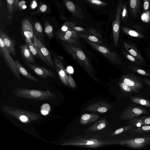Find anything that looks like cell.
Instances as JSON below:
<instances>
[{
    "instance_id": "1",
    "label": "cell",
    "mask_w": 150,
    "mask_h": 150,
    "mask_svg": "<svg viewBox=\"0 0 150 150\" xmlns=\"http://www.w3.org/2000/svg\"><path fill=\"white\" fill-rule=\"evenodd\" d=\"M63 45L65 49L71 56L83 67L85 70L92 76L93 67L89 60L83 51L74 45L64 41Z\"/></svg>"
},
{
    "instance_id": "2",
    "label": "cell",
    "mask_w": 150,
    "mask_h": 150,
    "mask_svg": "<svg viewBox=\"0 0 150 150\" xmlns=\"http://www.w3.org/2000/svg\"><path fill=\"white\" fill-rule=\"evenodd\" d=\"M148 111L145 108L134 105H130L125 109L120 116V119L129 121L143 115H147Z\"/></svg>"
},
{
    "instance_id": "3",
    "label": "cell",
    "mask_w": 150,
    "mask_h": 150,
    "mask_svg": "<svg viewBox=\"0 0 150 150\" xmlns=\"http://www.w3.org/2000/svg\"><path fill=\"white\" fill-rule=\"evenodd\" d=\"M0 53L1 56L4 59L7 66L18 80H21V77L17 69L15 61L13 59L10 53L5 47L3 42L0 37Z\"/></svg>"
},
{
    "instance_id": "4",
    "label": "cell",
    "mask_w": 150,
    "mask_h": 150,
    "mask_svg": "<svg viewBox=\"0 0 150 150\" xmlns=\"http://www.w3.org/2000/svg\"><path fill=\"white\" fill-rule=\"evenodd\" d=\"M85 40L90 45L101 53L108 60L115 63H120V59L118 55L115 52H111L108 48L96 43L86 39Z\"/></svg>"
},
{
    "instance_id": "5",
    "label": "cell",
    "mask_w": 150,
    "mask_h": 150,
    "mask_svg": "<svg viewBox=\"0 0 150 150\" xmlns=\"http://www.w3.org/2000/svg\"><path fill=\"white\" fill-rule=\"evenodd\" d=\"M122 81L129 87L134 93H138L143 87V79L132 74H127L122 78Z\"/></svg>"
},
{
    "instance_id": "6",
    "label": "cell",
    "mask_w": 150,
    "mask_h": 150,
    "mask_svg": "<svg viewBox=\"0 0 150 150\" xmlns=\"http://www.w3.org/2000/svg\"><path fill=\"white\" fill-rule=\"evenodd\" d=\"M119 143L133 149H141L150 144V137L122 140L120 141Z\"/></svg>"
},
{
    "instance_id": "7",
    "label": "cell",
    "mask_w": 150,
    "mask_h": 150,
    "mask_svg": "<svg viewBox=\"0 0 150 150\" xmlns=\"http://www.w3.org/2000/svg\"><path fill=\"white\" fill-rule=\"evenodd\" d=\"M123 6L122 2L120 1L117 7L115 19L113 21L112 23L113 40L116 47L117 46L118 44L120 30V19Z\"/></svg>"
},
{
    "instance_id": "8",
    "label": "cell",
    "mask_w": 150,
    "mask_h": 150,
    "mask_svg": "<svg viewBox=\"0 0 150 150\" xmlns=\"http://www.w3.org/2000/svg\"><path fill=\"white\" fill-rule=\"evenodd\" d=\"M57 38L69 44L75 45L78 44L79 34L73 30H68L64 33L57 31L56 33Z\"/></svg>"
},
{
    "instance_id": "9",
    "label": "cell",
    "mask_w": 150,
    "mask_h": 150,
    "mask_svg": "<svg viewBox=\"0 0 150 150\" xmlns=\"http://www.w3.org/2000/svg\"><path fill=\"white\" fill-rule=\"evenodd\" d=\"M21 31L26 40L30 45L35 46L33 28L32 24L27 19L22 21Z\"/></svg>"
},
{
    "instance_id": "10",
    "label": "cell",
    "mask_w": 150,
    "mask_h": 150,
    "mask_svg": "<svg viewBox=\"0 0 150 150\" xmlns=\"http://www.w3.org/2000/svg\"><path fill=\"white\" fill-rule=\"evenodd\" d=\"M25 64L37 75L42 78L45 79L48 77H55V75L52 71L45 67L27 62H25Z\"/></svg>"
},
{
    "instance_id": "11",
    "label": "cell",
    "mask_w": 150,
    "mask_h": 150,
    "mask_svg": "<svg viewBox=\"0 0 150 150\" xmlns=\"http://www.w3.org/2000/svg\"><path fill=\"white\" fill-rule=\"evenodd\" d=\"M54 63L56 71L61 81L65 85H69L68 76L61 61L55 57L54 58Z\"/></svg>"
},
{
    "instance_id": "12",
    "label": "cell",
    "mask_w": 150,
    "mask_h": 150,
    "mask_svg": "<svg viewBox=\"0 0 150 150\" xmlns=\"http://www.w3.org/2000/svg\"><path fill=\"white\" fill-rule=\"evenodd\" d=\"M34 40L35 45L46 59L50 66L53 69H54L55 67L54 63L51 58V54L50 51L35 35Z\"/></svg>"
},
{
    "instance_id": "13",
    "label": "cell",
    "mask_w": 150,
    "mask_h": 150,
    "mask_svg": "<svg viewBox=\"0 0 150 150\" xmlns=\"http://www.w3.org/2000/svg\"><path fill=\"white\" fill-rule=\"evenodd\" d=\"M0 37L2 39L5 47L11 54L16 57V53L15 48V43L6 33L0 30Z\"/></svg>"
},
{
    "instance_id": "14",
    "label": "cell",
    "mask_w": 150,
    "mask_h": 150,
    "mask_svg": "<svg viewBox=\"0 0 150 150\" xmlns=\"http://www.w3.org/2000/svg\"><path fill=\"white\" fill-rule=\"evenodd\" d=\"M123 45L126 50L129 54L142 62H144V59L141 56L139 51L133 44L124 41Z\"/></svg>"
},
{
    "instance_id": "15",
    "label": "cell",
    "mask_w": 150,
    "mask_h": 150,
    "mask_svg": "<svg viewBox=\"0 0 150 150\" xmlns=\"http://www.w3.org/2000/svg\"><path fill=\"white\" fill-rule=\"evenodd\" d=\"M111 106V105L107 103L99 102L91 105L86 108V110L104 113L107 111Z\"/></svg>"
},
{
    "instance_id": "16",
    "label": "cell",
    "mask_w": 150,
    "mask_h": 150,
    "mask_svg": "<svg viewBox=\"0 0 150 150\" xmlns=\"http://www.w3.org/2000/svg\"><path fill=\"white\" fill-rule=\"evenodd\" d=\"M21 55L26 62L33 64L34 59L33 55L26 44L23 45L20 47Z\"/></svg>"
},
{
    "instance_id": "17",
    "label": "cell",
    "mask_w": 150,
    "mask_h": 150,
    "mask_svg": "<svg viewBox=\"0 0 150 150\" xmlns=\"http://www.w3.org/2000/svg\"><path fill=\"white\" fill-rule=\"evenodd\" d=\"M17 69L20 74L28 79L33 81L38 82L39 80L31 75L22 66L20 62L17 60H15Z\"/></svg>"
},
{
    "instance_id": "18",
    "label": "cell",
    "mask_w": 150,
    "mask_h": 150,
    "mask_svg": "<svg viewBox=\"0 0 150 150\" xmlns=\"http://www.w3.org/2000/svg\"><path fill=\"white\" fill-rule=\"evenodd\" d=\"M137 127L144 125H150V116H144L138 117L127 123Z\"/></svg>"
},
{
    "instance_id": "19",
    "label": "cell",
    "mask_w": 150,
    "mask_h": 150,
    "mask_svg": "<svg viewBox=\"0 0 150 150\" xmlns=\"http://www.w3.org/2000/svg\"><path fill=\"white\" fill-rule=\"evenodd\" d=\"M23 37L33 55L40 59L46 65L50 66L46 59L35 46H33L30 44L26 40L24 36Z\"/></svg>"
},
{
    "instance_id": "20",
    "label": "cell",
    "mask_w": 150,
    "mask_h": 150,
    "mask_svg": "<svg viewBox=\"0 0 150 150\" xmlns=\"http://www.w3.org/2000/svg\"><path fill=\"white\" fill-rule=\"evenodd\" d=\"M129 99L133 103L150 108V100L138 95L131 96Z\"/></svg>"
},
{
    "instance_id": "21",
    "label": "cell",
    "mask_w": 150,
    "mask_h": 150,
    "mask_svg": "<svg viewBox=\"0 0 150 150\" xmlns=\"http://www.w3.org/2000/svg\"><path fill=\"white\" fill-rule=\"evenodd\" d=\"M130 11L133 16L136 17L140 8V0H129Z\"/></svg>"
},
{
    "instance_id": "22",
    "label": "cell",
    "mask_w": 150,
    "mask_h": 150,
    "mask_svg": "<svg viewBox=\"0 0 150 150\" xmlns=\"http://www.w3.org/2000/svg\"><path fill=\"white\" fill-rule=\"evenodd\" d=\"M35 31V36L38 37V39L42 43H44V34L42 28L40 23L38 22H36L34 25Z\"/></svg>"
},
{
    "instance_id": "23",
    "label": "cell",
    "mask_w": 150,
    "mask_h": 150,
    "mask_svg": "<svg viewBox=\"0 0 150 150\" xmlns=\"http://www.w3.org/2000/svg\"><path fill=\"white\" fill-rule=\"evenodd\" d=\"M98 118V116L95 115L86 114L83 115L80 119L81 123L83 124L93 122L96 120Z\"/></svg>"
},
{
    "instance_id": "24",
    "label": "cell",
    "mask_w": 150,
    "mask_h": 150,
    "mask_svg": "<svg viewBox=\"0 0 150 150\" xmlns=\"http://www.w3.org/2000/svg\"><path fill=\"white\" fill-rule=\"evenodd\" d=\"M133 65L129 66L128 67L129 69L137 73L138 74L148 77H150V73L140 67L139 66L133 64Z\"/></svg>"
},
{
    "instance_id": "25",
    "label": "cell",
    "mask_w": 150,
    "mask_h": 150,
    "mask_svg": "<svg viewBox=\"0 0 150 150\" xmlns=\"http://www.w3.org/2000/svg\"><path fill=\"white\" fill-rule=\"evenodd\" d=\"M122 52L124 55L129 60L132 64L139 66H141L143 65V62L131 55L129 53H128L125 50H123Z\"/></svg>"
},
{
    "instance_id": "26",
    "label": "cell",
    "mask_w": 150,
    "mask_h": 150,
    "mask_svg": "<svg viewBox=\"0 0 150 150\" xmlns=\"http://www.w3.org/2000/svg\"><path fill=\"white\" fill-rule=\"evenodd\" d=\"M122 30L125 33L132 37L140 38H143L144 37V36L142 34L132 29L122 27Z\"/></svg>"
},
{
    "instance_id": "27",
    "label": "cell",
    "mask_w": 150,
    "mask_h": 150,
    "mask_svg": "<svg viewBox=\"0 0 150 150\" xmlns=\"http://www.w3.org/2000/svg\"><path fill=\"white\" fill-rule=\"evenodd\" d=\"M45 32L48 38L52 39L54 36V30L52 26L48 22L46 21L45 23Z\"/></svg>"
},
{
    "instance_id": "28",
    "label": "cell",
    "mask_w": 150,
    "mask_h": 150,
    "mask_svg": "<svg viewBox=\"0 0 150 150\" xmlns=\"http://www.w3.org/2000/svg\"><path fill=\"white\" fill-rule=\"evenodd\" d=\"M81 37L83 38L91 41L96 43L100 45L103 44L102 42L96 36L93 35H89L84 34H79Z\"/></svg>"
},
{
    "instance_id": "29",
    "label": "cell",
    "mask_w": 150,
    "mask_h": 150,
    "mask_svg": "<svg viewBox=\"0 0 150 150\" xmlns=\"http://www.w3.org/2000/svg\"><path fill=\"white\" fill-rule=\"evenodd\" d=\"M132 131L137 133H150V125L142 126L137 128L133 129Z\"/></svg>"
},
{
    "instance_id": "30",
    "label": "cell",
    "mask_w": 150,
    "mask_h": 150,
    "mask_svg": "<svg viewBox=\"0 0 150 150\" xmlns=\"http://www.w3.org/2000/svg\"><path fill=\"white\" fill-rule=\"evenodd\" d=\"M74 26L75 25L73 23L69 22H65L62 26L60 30L58 31L64 33L68 30H73V28Z\"/></svg>"
},
{
    "instance_id": "31",
    "label": "cell",
    "mask_w": 150,
    "mask_h": 150,
    "mask_svg": "<svg viewBox=\"0 0 150 150\" xmlns=\"http://www.w3.org/2000/svg\"><path fill=\"white\" fill-rule=\"evenodd\" d=\"M15 7L18 8L19 10L22 11L26 8L25 5L26 2L24 0L19 1V0H14Z\"/></svg>"
},
{
    "instance_id": "32",
    "label": "cell",
    "mask_w": 150,
    "mask_h": 150,
    "mask_svg": "<svg viewBox=\"0 0 150 150\" xmlns=\"http://www.w3.org/2000/svg\"><path fill=\"white\" fill-rule=\"evenodd\" d=\"M119 85L122 91L127 93L128 95H130L134 92L129 87L122 81L120 82Z\"/></svg>"
},
{
    "instance_id": "33",
    "label": "cell",
    "mask_w": 150,
    "mask_h": 150,
    "mask_svg": "<svg viewBox=\"0 0 150 150\" xmlns=\"http://www.w3.org/2000/svg\"><path fill=\"white\" fill-rule=\"evenodd\" d=\"M134 126L131 125H129L116 130L114 133V134L116 135L129 130L132 129Z\"/></svg>"
},
{
    "instance_id": "34",
    "label": "cell",
    "mask_w": 150,
    "mask_h": 150,
    "mask_svg": "<svg viewBox=\"0 0 150 150\" xmlns=\"http://www.w3.org/2000/svg\"><path fill=\"white\" fill-rule=\"evenodd\" d=\"M8 13L9 14H11L14 6V0H6Z\"/></svg>"
},
{
    "instance_id": "35",
    "label": "cell",
    "mask_w": 150,
    "mask_h": 150,
    "mask_svg": "<svg viewBox=\"0 0 150 150\" xmlns=\"http://www.w3.org/2000/svg\"><path fill=\"white\" fill-rule=\"evenodd\" d=\"M92 127V130H99L104 128L106 125V124L104 122L102 121L101 122L96 123Z\"/></svg>"
},
{
    "instance_id": "36",
    "label": "cell",
    "mask_w": 150,
    "mask_h": 150,
    "mask_svg": "<svg viewBox=\"0 0 150 150\" xmlns=\"http://www.w3.org/2000/svg\"><path fill=\"white\" fill-rule=\"evenodd\" d=\"M122 18L124 21L127 19L128 16L127 7L126 3L125 2L123 6L121 11Z\"/></svg>"
},
{
    "instance_id": "37",
    "label": "cell",
    "mask_w": 150,
    "mask_h": 150,
    "mask_svg": "<svg viewBox=\"0 0 150 150\" xmlns=\"http://www.w3.org/2000/svg\"><path fill=\"white\" fill-rule=\"evenodd\" d=\"M66 6L70 12L74 13L75 11V7L74 4L70 1H67L66 3Z\"/></svg>"
},
{
    "instance_id": "38",
    "label": "cell",
    "mask_w": 150,
    "mask_h": 150,
    "mask_svg": "<svg viewBox=\"0 0 150 150\" xmlns=\"http://www.w3.org/2000/svg\"><path fill=\"white\" fill-rule=\"evenodd\" d=\"M143 8L145 12H148L150 10L149 0H143Z\"/></svg>"
},
{
    "instance_id": "39",
    "label": "cell",
    "mask_w": 150,
    "mask_h": 150,
    "mask_svg": "<svg viewBox=\"0 0 150 150\" xmlns=\"http://www.w3.org/2000/svg\"><path fill=\"white\" fill-rule=\"evenodd\" d=\"M90 3L97 5H105L106 4L100 0H86Z\"/></svg>"
},
{
    "instance_id": "40",
    "label": "cell",
    "mask_w": 150,
    "mask_h": 150,
    "mask_svg": "<svg viewBox=\"0 0 150 150\" xmlns=\"http://www.w3.org/2000/svg\"><path fill=\"white\" fill-rule=\"evenodd\" d=\"M30 93L32 96L35 97H39L41 95V92L37 90H31L30 91Z\"/></svg>"
},
{
    "instance_id": "41",
    "label": "cell",
    "mask_w": 150,
    "mask_h": 150,
    "mask_svg": "<svg viewBox=\"0 0 150 150\" xmlns=\"http://www.w3.org/2000/svg\"><path fill=\"white\" fill-rule=\"evenodd\" d=\"M68 76L69 85L72 88H75L76 84L74 80L70 74H69Z\"/></svg>"
},
{
    "instance_id": "42",
    "label": "cell",
    "mask_w": 150,
    "mask_h": 150,
    "mask_svg": "<svg viewBox=\"0 0 150 150\" xmlns=\"http://www.w3.org/2000/svg\"><path fill=\"white\" fill-rule=\"evenodd\" d=\"M47 9V6L45 4H42L40 6L39 10L38 11V12H45Z\"/></svg>"
},
{
    "instance_id": "43",
    "label": "cell",
    "mask_w": 150,
    "mask_h": 150,
    "mask_svg": "<svg viewBox=\"0 0 150 150\" xmlns=\"http://www.w3.org/2000/svg\"><path fill=\"white\" fill-rule=\"evenodd\" d=\"M89 31L99 39L101 38V36L97 32L93 29H91L89 30Z\"/></svg>"
},
{
    "instance_id": "44",
    "label": "cell",
    "mask_w": 150,
    "mask_h": 150,
    "mask_svg": "<svg viewBox=\"0 0 150 150\" xmlns=\"http://www.w3.org/2000/svg\"><path fill=\"white\" fill-rule=\"evenodd\" d=\"M50 109V107L49 105L47 103L43 104L41 107V110H44L49 112Z\"/></svg>"
},
{
    "instance_id": "45",
    "label": "cell",
    "mask_w": 150,
    "mask_h": 150,
    "mask_svg": "<svg viewBox=\"0 0 150 150\" xmlns=\"http://www.w3.org/2000/svg\"><path fill=\"white\" fill-rule=\"evenodd\" d=\"M73 30L76 32H81L84 31L85 29L80 27L74 26L73 28Z\"/></svg>"
},
{
    "instance_id": "46",
    "label": "cell",
    "mask_w": 150,
    "mask_h": 150,
    "mask_svg": "<svg viewBox=\"0 0 150 150\" xmlns=\"http://www.w3.org/2000/svg\"><path fill=\"white\" fill-rule=\"evenodd\" d=\"M20 120L23 122H25L28 120L27 117L25 116L22 115L19 117Z\"/></svg>"
},
{
    "instance_id": "47",
    "label": "cell",
    "mask_w": 150,
    "mask_h": 150,
    "mask_svg": "<svg viewBox=\"0 0 150 150\" xmlns=\"http://www.w3.org/2000/svg\"><path fill=\"white\" fill-rule=\"evenodd\" d=\"M37 6V3L35 0H33L32 2L30 7L31 9H34Z\"/></svg>"
},
{
    "instance_id": "48",
    "label": "cell",
    "mask_w": 150,
    "mask_h": 150,
    "mask_svg": "<svg viewBox=\"0 0 150 150\" xmlns=\"http://www.w3.org/2000/svg\"><path fill=\"white\" fill-rule=\"evenodd\" d=\"M143 81L149 86L150 88V80L144 77L143 79Z\"/></svg>"
},
{
    "instance_id": "49",
    "label": "cell",
    "mask_w": 150,
    "mask_h": 150,
    "mask_svg": "<svg viewBox=\"0 0 150 150\" xmlns=\"http://www.w3.org/2000/svg\"><path fill=\"white\" fill-rule=\"evenodd\" d=\"M67 70L68 72L70 74H73L74 70L73 67L71 66H69L68 67Z\"/></svg>"
},
{
    "instance_id": "50",
    "label": "cell",
    "mask_w": 150,
    "mask_h": 150,
    "mask_svg": "<svg viewBox=\"0 0 150 150\" xmlns=\"http://www.w3.org/2000/svg\"><path fill=\"white\" fill-rule=\"evenodd\" d=\"M41 113L44 115H46L48 114V113H49L48 112L46 111L42 110H41Z\"/></svg>"
}]
</instances>
